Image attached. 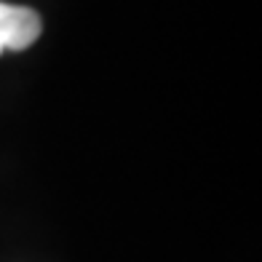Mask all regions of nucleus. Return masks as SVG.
<instances>
[{"label": "nucleus", "mask_w": 262, "mask_h": 262, "mask_svg": "<svg viewBox=\"0 0 262 262\" xmlns=\"http://www.w3.org/2000/svg\"><path fill=\"white\" fill-rule=\"evenodd\" d=\"M43 21L40 14L27 6L0 3V54L25 51L40 38Z\"/></svg>", "instance_id": "obj_1"}]
</instances>
